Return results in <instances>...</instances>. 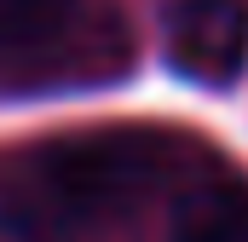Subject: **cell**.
Here are the masks:
<instances>
[{"mask_svg": "<svg viewBox=\"0 0 248 242\" xmlns=\"http://www.w3.org/2000/svg\"><path fill=\"white\" fill-rule=\"evenodd\" d=\"M173 173V138L144 133V127H116V133H87L63 138L41 156V184L52 190L63 213L75 219H110L144 202L156 184Z\"/></svg>", "mask_w": 248, "mask_h": 242, "instance_id": "obj_1", "label": "cell"}, {"mask_svg": "<svg viewBox=\"0 0 248 242\" xmlns=\"http://www.w3.org/2000/svg\"><path fill=\"white\" fill-rule=\"evenodd\" d=\"M168 63L196 87H237L248 69V0H168L162 12Z\"/></svg>", "mask_w": 248, "mask_h": 242, "instance_id": "obj_2", "label": "cell"}, {"mask_svg": "<svg viewBox=\"0 0 248 242\" xmlns=\"http://www.w3.org/2000/svg\"><path fill=\"white\" fill-rule=\"evenodd\" d=\"M0 242H63V237L35 208H0Z\"/></svg>", "mask_w": 248, "mask_h": 242, "instance_id": "obj_5", "label": "cell"}, {"mask_svg": "<svg viewBox=\"0 0 248 242\" xmlns=\"http://www.w3.org/2000/svg\"><path fill=\"white\" fill-rule=\"evenodd\" d=\"M75 17V0H0V58H23L58 41Z\"/></svg>", "mask_w": 248, "mask_h": 242, "instance_id": "obj_4", "label": "cell"}, {"mask_svg": "<svg viewBox=\"0 0 248 242\" xmlns=\"http://www.w3.org/2000/svg\"><path fill=\"white\" fill-rule=\"evenodd\" d=\"M168 242H248V184L202 179L173 202Z\"/></svg>", "mask_w": 248, "mask_h": 242, "instance_id": "obj_3", "label": "cell"}]
</instances>
